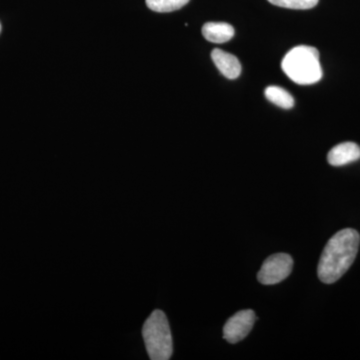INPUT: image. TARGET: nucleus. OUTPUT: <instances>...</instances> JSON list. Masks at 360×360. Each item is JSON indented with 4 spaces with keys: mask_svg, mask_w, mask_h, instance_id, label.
<instances>
[{
    "mask_svg": "<svg viewBox=\"0 0 360 360\" xmlns=\"http://www.w3.org/2000/svg\"><path fill=\"white\" fill-rule=\"evenodd\" d=\"M257 321L255 311L251 309L241 310L226 321L224 328V338L227 342L238 343L250 335Z\"/></svg>",
    "mask_w": 360,
    "mask_h": 360,
    "instance_id": "obj_5",
    "label": "nucleus"
},
{
    "mask_svg": "<svg viewBox=\"0 0 360 360\" xmlns=\"http://www.w3.org/2000/svg\"><path fill=\"white\" fill-rule=\"evenodd\" d=\"M360 158V148L354 142H343L328 153V160L333 167H342Z\"/></svg>",
    "mask_w": 360,
    "mask_h": 360,
    "instance_id": "obj_6",
    "label": "nucleus"
},
{
    "mask_svg": "<svg viewBox=\"0 0 360 360\" xmlns=\"http://www.w3.org/2000/svg\"><path fill=\"white\" fill-rule=\"evenodd\" d=\"M202 34L212 44H224L233 37V26L226 22H207L203 25Z\"/></svg>",
    "mask_w": 360,
    "mask_h": 360,
    "instance_id": "obj_8",
    "label": "nucleus"
},
{
    "mask_svg": "<svg viewBox=\"0 0 360 360\" xmlns=\"http://www.w3.org/2000/svg\"><path fill=\"white\" fill-rule=\"evenodd\" d=\"M189 0H146V6L155 13H172L188 4Z\"/></svg>",
    "mask_w": 360,
    "mask_h": 360,
    "instance_id": "obj_10",
    "label": "nucleus"
},
{
    "mask_svg": "<svg viewBox=\"0 0 360 360\" xmlns=\"http://www.w3.org/2000/svg\"><path fill=\"white\" fill-rule=\"evenodd\" d=\"M212 58L220 72L229 79H236L241 73V65L236 56L221 49H213Z\"/></svg>",
    "mask_w": 360,
    "mask_h": 360,
    "instance_id": "obj_7",
    "label": "nucleus"
},
{
    "mask_svg": "<svg viewBox=\"0 0 360 360\" xmlns=\"http://www.w3.org/2000/svg\"><path fill=\"white\" fill-rule=\"evenodd\" d=\"M274 6L290 9H310L319 4V0H269Z\"/></svg>",
    "mask_w": 360,
    "mask_h": 360,
    "instance_id": "obj_11",
    "label": "nucleus"
},
{
    "mask_svg": "<svg viewBox=\"0 0 360 360\" xmlns=\"http://www.w3.org/2000/svg\"><path fill=\"white\" fill-rule=\"evenodd\" d=\"M264 94L270 103L276 104V106L283 108V110H290L295 106L293 96H291L290 92L281 89V87L271 85V86L265 89Z\"/></svg>",
    "mask_w": 360,
    "mask_h": 360,
    "instance_id": "obj_9",
    "label": "nucleus"
},
{
    "mask_svg": "<svg viewBox=\"0 0 360 360\" xmlns=\"http://www.w3.org/2000/svg\"><path fill=\"white\" fill-rule=\"evenodd\" d=\"M359 243V232L352 229H342L330 238L324 248L317 269L322 283H335L347 271L356 257Z\"/></svg>",
    "mask_w": 360,
    "mask_h": 360,
    "instance_id": "obj_1",
    "label": "nucleus"
},
{
    "mask_svg": "<svg viewBox=\"0 0 360 360\" xmlns=\"http://www.w3.org/2000/svg\"><path fill=\"white\" fill-rule=\"evenodd\" d=\"M0 32H1V25H0Z\"/></svg>",
    "mask_w": 360,
    "mask_h": 360,
    "instance_id": "obj_12",
    "label": "nucleus"
},
{
    "mask_svg": "<svg viewBox=\"0 0 360 360\" xmlns=\"http://www.w3.org/2000/svg\"><path fill=\"white\" fill-rule=\"evenodd\" d=\"M281 68L288 77L297 84H316L322 78L319 52L315 47L300 45L286 53Z\"/></svg>",
    "mask_w": 360,
    "mask_h": 360,
    "instance_id": "obj_2",
    "label": "nucleus"
},
{
    "mask_svg": "<svg viewBox=\"0 0 360 360\" xmlns=\"http://www.w3.org/2000/svg\"><path fill=\"white\" fill-rule=\"evenodd\" d=\"M142 336L146 343L149 359L168 360L174 352L172 331L167 315L160 309L153 312L142 328Z\"/></svg>",
    "mask_w": 360,
    "mask_h": 360,
    "instance_id": "obj_3",
    "label": "nucleus"
},
{
    "mask_svg": "<svg viewBox=\"0 0 360 360\" xmlns=\"http://www.w3.org/2000/svg\"><path fill=\"white\" fill-rule=\"evenodd\" d=\"M293 259L286 253H276L264 260L257 274L258 281L265 285L281 283L292 271Z\"/></svg>",
    "mask_w": 360,
    "mask_h": 360,
    "instance_id": "obj_4",
    "label": "nucleus"
}]
</instances>
